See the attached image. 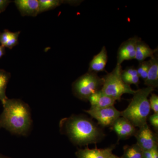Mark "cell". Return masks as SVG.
I'll list each match as a JSON object with an SVG mask.
<instances>
[{
  "label": "cell",
  "mask_w": 158,
  "mask_h": 158,
  "mask_svg": "<svg viewBox=\"0 0 158 158\" xmlns=\"http://www.w3.org/2000/svg\"><path fill=\"white\" fill-rule=\"evenodd\" d=\"M59 127L61 134L67 136L74 145L80 147L96 144L106 136L102 128L84 114H73L62 118Z\"/></svg>",
  "instance_id": "6da1fadb"
},
{
  "label": "cell",
  "mask_w": 158,
  "mask_h": 158,
  "mask_svg": "<svg viewBox=\"0 0 158 158\" xmlns=\"http://www.w3.org/2000/svg\"><path fill=\"white\" fill-rule=\"evenodd\" d=\"M3 106L4 110L0 115V128L18 135H27L32 123L28 105L19 99L8 98Z\"/></svg>",
  "instance_id": "7a4b0ae2"
},
{
  "label": "cell",
  "mask_w": 158,
  "mask_h": 158,
  "mask_svg": "<svg viewBox=\"0 0 158 158\" xmlns=\"http://www.w3.org/2000/svg\"><path fill=\"white\" fill-rule=\"evenodd\" d=\"M155 89L145 87L136 90L127 108L121 111L122 116L131 122L136 127L147 124L151 112L148 97Z\"/></svg>",
  "instance_id": "3957f363"
},
{
  "label": "cell",
  "mask_w": 158,
  "mask_h": 158,
  "mask_svg": "<svg viewBox=\"0 0 158 158\" xmlns=\"http://www.w3.org/2000/svg\"><path fill=\"white\" fill-rule=\"evenodd\" d=\"M121 65L116 64L111 72L107 74L103 78V84L101 90L107 96L116 101H120L124 94H133L136 90L131 88L123 81L121 77Z\"/></svg>",
  "instance_id": "277c9868"
},
{
  "label": "cell",
  "mask_w": 158,
  "mask_h": 158,
  "mask_svg": "<svg viewBox=\"0 0 158 158\" xmlns=\"http://www.w3.org/2000/svg\"><path fill=\"white\" fill-rule=\"evenodd\" d=\"M103 81V78L99 77L97 73L88 71L73 82V93L79 99L88 101L92 94L101 89Z\"/></svg>",
  "instance_id": "5b68a950"
},
{
  "label": "cell",
  "mask_w": 158,
  "mask_h": 158,
  "mask_svg": "<svg viewBox=\"0 0 158 158\" xmlns=\"http://www.w3.org/2000/svg\"><path fill=\"white\" fill-rule=\"evenodd\" d=\"M85 112L96 120L97 124L102 128L111 127L122 116L121 111L117 110L114 106L99 109H90Z\"/></svg>",
  "instance_id": "8992f818"
},
{
  "label": "cell",
  "mask_w": 158,
  "mask_h": 158,
  "mask_svg": "<svg viewBox=\"0 0 158 158\" xmlns=\"http://www.w3.org/2000/svg\"><path fill=\"white\" fill-rule=\"evenodd\" d=\"M138 128L134 136L137 140L136 144L142 150H151L158 146L157 135L150 128L148 123Z\"/></svg>",
  "instance_id": "52a82bcc"
},
{
  "label": "cell",
  "mask_w": 158,
  "mask_h": 158,
  "mask_svg": "<svg viewBox=\"0 0 158 158\" xmlns=\"http://www.w3.org/2000/svg\"><path fill=\"white\" fill-rule=\"evenodd\" d=\"M140 37L135 36L123 41L117 51V64L121 65L125 61L135 59L137 42Z\"/></svg>",
  "instance_id": "ba28073f"
},
{
  "label": "cell",
  "mask_w": 158,
  "mask_h": 158,
  "mask_svg": "<svg viewBox=\"0 0 158 158\" xmlns=\"http://www.w3.org/2000/svg\"><path fill=\"white\" fill-rule=\"evenodd\" d=\"M110 128L116 133L118 140H126L135 136L137 131L131 122L122 116L119 117Z\"/></svg>",
  "instance_id": "9c48e42d"
},
{
  "label": "cell",
  "mask_w": 158,
  "mask_h": 158,
  "mask_svg": "<svg viewBox=\"0 0 158 158\" xmlns=\"http://www.w3.org/2000/svg\"><path fill=\"white\" fill-rule=\"evenodd\" d=\"M115 145L105 148H89L88 146L84 149H78L75 153L77 158H116L113 153Z\"/></svg>",
  "instance_id": "30bf717a"
},
{
  "label": "cell",
  "mask_w": 158,
  "mask_h": 158,
  "mask_svg": "<svg viewBox=\"0 0 158 158\" xmlns=\"http://www.w3.org/2000/svg\"><path fill=\"white\" fill-rule=\"evenodd\" d=\"M14 2L23 16L35 17L39 14L38 0H15Z\"/></svg>",
  "instance_id": "8fae6325"
},
{
  "label": "cell",
  "mask_w": 158,
  "mask_h": 158,
  "mask_svg": "<svg viewBox=\"0 0 158 158\" xmlns=\"http://www.w3.org/2000/svg\"><path fill=\"white\" fill-rule=\"evenodd\" d=\"M88 101L90 103V109H99L114 106L116 101L98 90L89 97Z\"/></svg>",
  "instance_id": "7c38bea8"
},
{
  "label": "cell",
  "mask_w": 158,
  "mask_h": 158,
  "mask_svg": "<svg viewBox=\"0 0 158 158\" xmlns=\"http://www.w3.org/2000/svg\"><path fill=\"white\" fill-rule=\"evenodd\" d=\"M108 59L107 51L106 47L102 48L98 54L94 56L89 63L88 72L98 73L104 71Z\"/></svg>",
  "instance_id": "4fadbf2b"
},
{
  "label": "cell",
  "mask_w": 158,
  "mask_h": 158,
  "mask_svg": "<svg viewBox=\"0 0 158 158\" xmlns=\"http://www.w3.org/2000/svg\"><path fill=\"white\" fill-rule=\"evenodd\" d=\"M150 65L147 77L144 81V84L146 87L155 89L158 87V54L156 53L150 59Z\"/></svg>",
  "instance_id": "5bb4252c"
},
{
  "label": "cell",
  "mask_w": 158,
  "mask_h": 158,
  "mask_svg": "<svg viewBox=\"0 0 158 158\" xmlns=\"http://www.w3.org/2000/svg\"><path fill=\"white\" fill-rule=\"evenodd\" d=\"M158 48L153 49L140 38L136 46L135 59L139 62H143L148 58H152L157 52Z\"/></svg>",
  "instance_id": "9a60e30c"
},
{
  "label": "cell",
  "mask_w": 158,
  "mask_h": 158,
  "mask_svg": "<svg viewBox=\"0 0 158 158\" xmlns=\"http://www.w3.org/2000/svg\"><path fill=\"white\" fill-rule=\"evenodd\" d=\"M79 1H62V0H38L39 2V14L44 11L52 10L60 6L61 4H70L71 5H78L81 2Z\"/></svg>",
  "instance_id": "2e32d148"
},
{
  "label": "cell",
  "mask_w": 158,
  "mask_h": 158,
  "mask_svg": "<svg viewBox=\"0 0 158 158\" xmlns=\"http://www.w3.org/2000/svg\"><path fill=\"white\" fill-rule=\"evenodd\" d=\"M11 74L8 72L0 69V101L2 105L5 103L8 98L6 95V90Z\"/></svg>",
  "instance_id": "e0dca14e"
},
{
  "label": "cell",
  "mask_w": 158,
  "mask_h": 158,
  "mask_svg": "<svg viewBox=\"0 0 158 158\" xmlns=\"http://www.w3.org/2000/svg\"><path fill=\"white\" fill-rule=\"evenodd\" d=\"M143 151L137 144L126 145L121 158H142Z\"/></svg>",
  "instance_id": "ac0fdd59"
},
{
  "label": "cell",
  "mask_w": 158,
  "mask_h": 158,
  "mask_svg": "<svg viewBox=\"0 0 158 158\" xmlns=\"http://www.w3.org/2000/svg\"><path fill=\"white\" fill-rule=\"evenodd\" d=\"M150 65V59L148 61H144L139 62L138 67L136 68L139 77L145 81L147 77L148 72Z\"/></svg>",
  "instance_id": "d6986e66"
},
{
  "label": "cell",
  "mask_w": 158,
  "mask_h": 158,
  "mask_svg": "<svg viewBox=\"0 0 158 158\" xmlns=\"http://www.w3.org/2000/svg\"><path fill=\"white\" fill-rule=\"evenodd\" d=\"M20 33V31L16 32H12L10 39L5 46V48L9 49H12L19 43L18 38Z\"/></svg>",
  "instance_id": "ffe728a7"
},
{
  "label": "cell",
  "mask_w": 158,
  "mask_h": 158,
  "mask_svg": "<svg viewBox=\"0 0 158 158\" xmlns=\"http://www.w3.org/2000/svg\"><path fill=\"white\" fill-rule=\"evenodd\" d=\"M151 110H152L154 113H158V96L155 94H151L149 99Z\"/></svg>",
  "instance_id": "44dd1931"
},
{
  "label": "cell",
  "mask_w": 158,
  "mask_h": 158,
  "mask_svg": "<svg viewBox=\"0 0 158 158\" xmlns=\"http://www.w3.org/2000/svg\"><path fill=\"white\" fill-rule=\"evenodd\" d=\"M122 78L126 84L130 86L134 85L138 87L140 83V77L138 76L131 77H122Z\"/></svg>",
  "instance_id": "7402d4cb"
},
{
  "label": "cell",
  "mask_w": 158,
  "mask_h": 158,
  "mask_svg": "<svg viewBox=\"0 0 158 158\" xmlns=\"http://www.w3.org/2000/svg\"><path fill=\"white\" fill-rule=\"evenodd\" d=\"M12 33L8 30H5L2 33H0V44L1 45L5 48L6 44L10 39Z\"/></svg>",
  "instance_id": "603a6c76"
},
{
  "label": "cell",
  "mask_w": 158,
  "mask_h": 158,
  "mask_svg": "<svg viewBox=\"0 0 158 158\" xmlns=\"http://www.w3.org/2000/svg\"><path fill=\"white\" fill-rule=\"evenodd\" d=\"M150 124L156 131L158 130V113H154L151 115H149L148 118Z\"/></svg>",
  "instance_id": "cb8c5ba5"
},
{
  "label": "cell",
  "mask_w": 158,
  "mask_h": 158,
  "mask_svg": "<svg viewBox=\"0 0 158 158\" xmlns=\"http://www.w3.org/2000/svg\"><path fill=\"white\" fill-rule=\"evenodd\" d=\"M11 2V1L9 0H0V13L5 11L9 3Z\"/></svg>",
  "instance_id": "d4e9b609"
},
{
  "label": "cell",
  "mask_w": 158,
  "mask_h": 158,
  "mask_svg": "<svg viewBox=\"0 0 158 158\" xmlns=\"http://www.w3.org/2000/svg\"><path fill=\"white\" fill-rule=\"evenodd\" d=\"M4 47L0 45V58L5 55V52H6V49Z\"/></svg>",
  "instance_id": "484cf974"
},
{
  "label": "cell",
  "mask_w": 158,
  "mask_h": 158,
  "mask_svg": "<svg viewBox=\"0 0 158 158\" xmlns=\"http://www.w3.org/2000/svg\"><path fill=\"white\" fill-rule=\"evenodd\" d=\"M0 158H11L9 157L8 156H6L3 155L1 154H0Z\"/></svg>",
  "instance_id": "4316f807"
},
{
  "label": "cell",
  "mask_w": 158,
  "mask_h": 158,
  "mask_svg": "<svg viewBox=\"0 0 158 158\" xmlns=\"http://www.w3.org/2000/svg\"><path fill=\"white\" fill-rule=\"evenodd\" d=\"M121 158V157H118H118H117V158Z\"/></svg>",
  "instance_id": "83f0119b"
}]
</instances>
